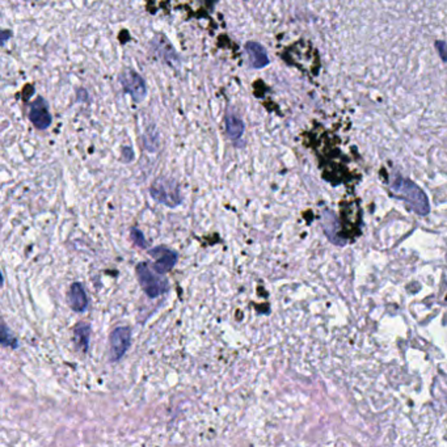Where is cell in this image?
Listing matches in <instances>:
<instances>
[{
    "instance_id": "6da1fadb",
    "label": "cell",
    "mask_w": 447,
    "mask_h": 447,
    "mask_svg": "<svg viewBox=\"0 0 447 447\" xmlns=\"http://www.w3.org/2000/svg\"><path fill=\"white\" fill-rule=\"evenodd\" d=\"M390 186L392 193L395 194V197L403 200L417 214L427 215L429 213V201H427V195L417 186L416 184L406 179L397 177L395 180L391 181Z\"/></svg>"
},
{
    "instance_id": "7a4b0ae2",
    "label": "cell",
    "mask_w": 447,
    "mask_h": 447,
    "mask_svg": "<svg viewBox=\"0 0 447 447\" xmlns=\"http://www.w3.org/2000/svg\"><path fill=\"white\" fill-rule=\"evenodd\" d=\"M135 273L144 294L149 298L153 299L168 291V287H170L168 281L164 278V275L155 270L153 265L149 263H141L137 265Z\"/></svg>"
},
{
    "instance_id": "3957f363",
    "label": "cell",
    "mask_w": 447,
    "mask_h": 447,
    "mask_svg": "<svg viewBox=\"0 0 447 447\" xmlns=\"http://www.w3.org/2000/svg\"><path fill=\"white\" fill-rule=\"evenodd\" d=\"M150 194L156 202L162 203L167 207H177L181 203L180 185L173 179L159 177L150 186Z\"/></svg>"
},
{
    "instance_id": "277c9868",
    "label": "cell",
    "mask_w": 447,
    "mask_h": 447,
    "mask_svg": "<svg viewBox=\"0 0 447 447\" xmlns=\"http://www.w3.org/2000/svg\"><path fill=\"white\" fill-rule=\"evenodd\" d=\"M122 88L129 96H132L135 102H142L147 95L146 81L138 72L132 70H125L120 75Z\"/></svg>"
},
{
    "instance_id": "5b68a950",
    "label": "cell",
    "mask_w": 447,
    "mask_h": 447,
    "mask_svg": "<svg viewBox=\"0 0 447 447\" xmlns=\"http://www.w3.org/2000/svg\"><path fill=\"white\" fill-rule=\"evenodd\" d=\"M132 343V332L128 326H118L113 331L109 337L111 346V361L117 362L126 355Z\"/></svg>"
},
{
    "instance_id": "8992f818",
    "label": "cell",
    "mask_w": 447,
    "mask_h": 447,
    "mask_svg": "<svg viewBox=\"0 0 447 447\" xmlns=\"http://www.w3.org/2000/svg\"><path fill=\"white\" fill-rule=\"evenodd\" d=\"M149 254L153 259V266L155 270H158L159 273L165 275L170 270H172L173 266L177 263L179 254L174 252L171 248L165 247V245H159L149 249Z\"/></svg>"
},
{
    "instance_id": "52a82bcc",
    "label": "cell",
    "mask_w": 447,
    "mask_h": 447,
    "mask_svg": "<svg viewBox=\"0 0 447 447\" xmlns=\"http://www.w3.org/2000/svg\"><path fill=\"white\" fill-rule=\"evenodd\" d=\"M29 120L40 130H46L50 126L53 118L48 104L43 99L39 97L32 102L29 106Z\"/></svg>"
},
{
    "instance_id": "ba28073f",
    "label": "cell",
    "mask_w": 447,
    "mask_h": 447,
    "mask_svg": "<svg viewBox=\"0 0 447 447\" xmlns=\"http://www.w3.org/2000/svg\"><path fill=\"white\" fill-rule=\"evenodd\" d=\"M247 57L252 69H264L269 64V57L266 54L264 46L259 42L249 41L245 43Z\"/></svg>"
},
{
    "instance_id": "9c48e42d",
    "label": "cell",
    "mask_w": 447,
    "mask_h": 447,
    "mask_svg": "<svg viewBox=\"0 0 447 447\" xmlns=\"http://www.w3.org/2000/svg\"><path fill=\"white\" fill-rule=\"evenodd\" d=\"M67 299H69V305L71 307L72 311H75V312H84L88 307L87 293H85L84 286L81 282H74L70 286Z\"/></svg>"
},
{
    "instance_id": "30bf717a",
    "label": "cell",
    "mask_w": 447,
    "mask_h": 447,
    "mask_svg": "<svg viewBox=\"0 0 447 447\" xmlns=\"http://www.w3.org/2000/svg\"><path fill=\"white\" fill-rule=\"evenodd\" d=\"M244 130H245V126L240 117H238L234 113H228L226 116V132L233 142L238 143L242 139Z\"/></svg>"
},
{
    "instance_id": "8fae6325",
    "label": "cell",
    "mask_w": 447,
    "mask_h": 447,
    "mask_svg": "<svg viewBox=\"0 0 447 447\" xmlns=\"http://www.w3.org/2000/svg\"><path fill=\"white\" fill-rule=\"evenodd\" d=\"M90 336H91V326L90 325L81 323L75 326V329H74L75 344L84 353L88 350V346H90Z\"/></svg>"
},
{
    "instance_id": "7c38bea8",
    "label": "cell",
    "mask_w": 447,
    "mask_h": 447,
    "mask_svg": "<svg viewBox=\"0 0 447 447\" xmlns=\"http://www.w3.org/2000/svg\"><path fill=\"white\" fill-rule=\"evenodd\" d=\"M1 344H3V346H13V348L18 346L16 338L11 333L10 329L7 328V325L4 324V323L1 325Z\"/></svg>"
},
{
    "instance_id": "4fadbf2b",
    "label": "cell",
    "mask_w": 447,
    "mask_h": 447,
    "mask_svg": "<svg viewBox=\"0 0 447 447\" xmlns=\"http://www.w3.org/2000/svg\"><path fill=\"white\" fill-rule=\"evenodd\" d=\"M132 239L137 247L147 248V245H149L147 242H146V239H144V236H143L142 231L138 230L137 227H134L132 230Z\"/></svg>"
},
{
    "instance_id": "5bb4252c",
    "label": "cell",
    "mask_w": 447,
    "mask_h": 447,
    "mask_svg": "<svg viewBox=\"0 0 447 447\" xmlns=\"http://www.w3.org/2000/svg\"><path fill=\"white\" fill-rule=\"evenodd\" d=\"M437 49L438 50H439V54H441V57H442V60H443V61H447L446 43H443V42H438Z\"/></svg>"
}]
</instances>
